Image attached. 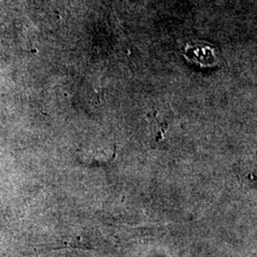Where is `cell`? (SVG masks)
<instances>
[{
    "mask_svg": "<svg viewBox=\"0 0 257 257\" xmlns=\"http://www.w3.org/2000/svg\"><path fill=\"white\" fill-rule=\"evenodd\" d=\"M185 58L193 64L202 68L213 67L218 61V51L214 45L208 42L187 44L184 49Z\"/></svg>",
    "mask_w": 257,
    "mask_h": 257,
    "instance_id": "1",
    "label": "cell"
}]
</instances>
